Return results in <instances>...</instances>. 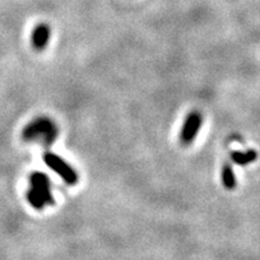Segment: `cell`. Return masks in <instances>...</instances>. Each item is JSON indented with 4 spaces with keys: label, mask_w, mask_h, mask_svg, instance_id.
Listing matches in <instances>:
<instances>
[{
    "label": "cell",
    "mask_w": 260,
    "mask_h": 260,
    "mask_svg": "<svg viewBox=\"0 0 260 260\" xmlns=\"http://www.w3.org/2000/svg\"><path fill=\"white\" fill-rule=\"evenodd\" d=\"M258 158V154H256L255 151H246V152H234L232 154V159L234 162L239 165H247L249 162H253L256 160Z\"/></svg>",
    "instance_id": "6"
},
{
    "label": "cell",
    "mask_w": 260,
    "mask_h": 260,
    "mask_svg": "<svg viewBox=\"0 0 260 260\" xmlns=\"http://www.w3.org/2000/svg\"><path fill=\"white\" fill-rule=\"evenodd\" d=\"M203 124V117L201 113L198 111H193L188 115L187 119L183 123V126L181 129L180 140L183 145H189L197 138L198 133Z\"/></svg>",
    "instance_id": "4"
},
{
    "label": "cell",
    "mask_w": 260,
    "mask_h": 260,
    "mask_svg": "<svg viewBox=\"0 0 260 260\" xmlns=\"http://www.w3.org/2000/svg\"><path fill=\"white\" fill-rule=\"evenodd\" d=\"M51 37V29L47 24L41 23L35 27L31 35V45L37 51H44L46 48Z\"/></svg>",
    "instance_id": "5"
},
{
    "label": "cell",
    "mask_w": 260,
    "mask_h": 260,
    "mask_svg": "<svg viewBox=\"0 0 260 260\" xmlns=\"http://www.w3.org/2000/svg\"><path fill=\"white\" fill-rule=\"evenodd\" d=\"M44 161L52 171L56 172L65 183L74 186L79 181V175L75 171V169L71 167L68 161H65L59 155L53 153V152H45Z\"/></svg>",
    "instance_id": "3"
},
{
    "label": "cell",
    "mask_w": 260,
    "mask_h": 260,
    "mask_svg": "<svg viewBox=\"0 0 260 260\" xmlns=\"http://www.w3.org/2000/svg\"><path fill=\"white\" fill-rule=\"evenodd\" d=\"M27 200L34 210L41 211L54 204L50 177L45 172L34 171L29 176V186L25 193Z\"/></svg>",
    "instance_id": "1"
},
{
    "label": "cell",
    "mask_w": 260,
    "mask_h": 260,
    "mask_svg": "<svg viewBox=\"0 0 260 260\" xmlns=\"http://www.w3.org/2000/svg\"><path fill=\"white\" fill-rule=\"evenodd\" d=\"M222 180H223V184L226 189H234L236 186V177L235 174H234L233 168L230 165L225 164L223 167L222 170Z\"/></svg>",
    "instance_id": "7"
},
{
    "label": "cell",
    "mask_w": 260,
    "mask_h": 260,
    "mask_svg": "<svg viewBox=\"0 0 260 260\" xmlns=\"http://www.w3.org/2000/svg\"><path fill=\"white\" fill-rule=\"evenodd\" d=\"M59 135V129L50 117L41 116L32 119L22 132V138L27 142H35L42 146H50Z\"/></svg>",
    "instance_id": "2"
}]
</instances>
